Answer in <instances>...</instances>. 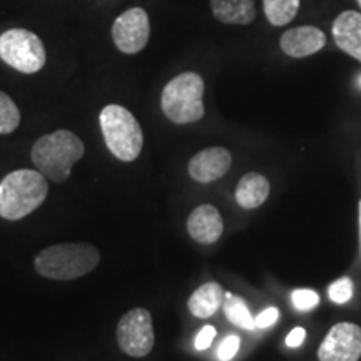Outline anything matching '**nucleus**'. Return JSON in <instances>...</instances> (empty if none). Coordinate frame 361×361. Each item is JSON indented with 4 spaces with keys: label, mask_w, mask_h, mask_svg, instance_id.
<instances>
[{
    "label": "nucleus",
    "mask_w": 361,
    "mask_h": 361,
    "mask_svg": "<svg viewBox=\"0 0 361 361\" xmlns=\"http://www.w3.org/2000/svg\"><path fill=\"white\" fill-rule=\"evenodd\" d=\"M0 59L12 69L35 74L45 66V47L37 35L25 29H11L0 35Z\"/></svg>",
    "instance_id": "6"
},
{
    "label": "nucleus",
    "mask_w": 361,
    "mask_h": 361,
    "mask_svg": "<svg viewBox=\"0 0 361 361\" xmlns=\"http://www.w3.org/2000/svg\"><path fill=\"white\" fill-rule=\"evenodd\" d=\"M293 305L300 311H310L318 306L319 296L313 290H296L293 293Z\"/></svg>",
    "instance_id": "21"
},
{
    "label": "nucleus",
    "mask_w": 361,
    "mask_h": 361,
    "mask_svg": "<svg viewBox=\"0 0 361 361\" xmlns=\"http://www.w3.org/2000/svg\"><path fill=\"white\" fill-rule=\"evenodd\" d=\"M84 142L71 130L61 129L39 137L32 146V162L35 169L52 183L69 179L75 162L84 156Z\"/></svg>",
    "instance_id": "2"
},
{
    "label": "nucleus",
    "mask_w": 361,
    "mask_h": 361,
    "mask_svg": "<svg viewBox=\"0 0 361 361\" xmlns=\"http://www.w3.org/2000/svg\"><path fill=\"white\" fill-rule=\"evenodd\" d=\"M358 6H360V7H361V0H358Z\"/></svg>",
    "instance_id": "27"
},
{
    "label": "nucleus",
    "mask_w": 361,
    "mask_h": 361,
    "mask_svg": "<svg viewBox=\"0 0 361 361\" xmlns=\"http://www.w3.org/2000/svg\"><path fill=\"white\" fill-rule=\"evenodd\" d=\"M204 80L197 72H183L166 84L161 94L164 116L174 124H192L204 117Z\"/></svg>",
    "instance_id": "4"
},
{
    "label": "nucleus",
    "mask_w": 361,
    "mask_h": 361,
    "mask_svg": "<svg viewBox=\"0 0 361 361\" xmlns=\"http://www.w3.org/2000/svg\"><path fill=\"white\" fill-rule=\"evenodd\" d=\"M213 16L223 24L247 25L256 19L255 0H211Z\"/></svg>",
    "instance_id": "14"
},
{
    "label": "nucleus",
    "mask_w": 361,
    "mask_h": 361,
    "mask_svg": "<svg viewBox=\"0 0 361 361\" xmlns=\"http://www.w3.org/2000/svg\"><path fill=\"white\" fill-rule=\"evenodd\" d=\"M223 310H224L226 318H228L233 324H236V326L245 328V329L256 328L255 318L251 316L246 303L239 296H234L233 293H226L224 295Z\"/></svg>",
    "instance_id": "18"
},
{
    "label": "nucleus",
    "mask_w": 361,
    "mask_h": 361,
    "mask_svg": "<svg viewBox=\"0 0 361 361\" xmlns=\"http://www.w3.org/2000/svg\"><path fill=\"white\" fill-rule=\"evenodd\" d=\"M20 124V111L16 102L0 90V134H12Z\"/></svg>",
    "instance_id": "19"
},
{
    "label": "nucleus",
    "mask_w": 361,
    "mask_h": 361,
    "mask_svg": "<svg viewBox=\"0 0 361 361\" xmlns=\"http://www.w3.org/2000/svg\"><path fill=\"white\" fill-rule=\"evenodd\" d=\"M49 183L42 173L17 169L0 183V218L19 221L34 213L47 197Z\"/></svg>",
    "instance_id": "3"
},
{
    "label": "nucleus",
    "mask_w": 361,
    "mask_h": 361,
    "mask_svg": "<svg viewBox=\"0 0 361 361\" xmlns=\"http://www.w3.org/2000/svg\"><path fill=\"white\" fill-rule=\"evenodd\" d=\"M326 45V35L314 25H300L286 30L279 39V47L293 59H305L314 56Z\"/></svg>",
    "instance_id": "11"
},
{
    "label": "nucleus",
    "mask_w": 361,
    "mask_h": 361,
    "mask_svg": "<svg viewBox=\"0 0 361 361\" xmlns=\"http://www.w3.org/2000/svg\"><path fill=\"white\" fill-rule=\"evenodd\" d=\"M361 358V326L338 323L329 329L318 350L319 361H358Z\"/></svg>",
    "instance_id": "9"
},
{
    "label": "nucleus",
    "mask_w": 361,
    "mask_h": 361,
    "mask_svg": "<svg viewBox=\"0 0 361 361\" xmlns=\"http://www.w3.org/2000/svg\"><path fill=\"white\" fill-rule=\"evenodd\" d=\"M152 316L146 308H134L126 313L117 324V345L128 356L144 358L154 348Z\"/></svg>",
    "instance_id": "7"
},
{
    "label": "nucleus",
    "mask_w": 361,
    "mask_h": 361,
    "mask_svg": "<svg viewBox=\"0 0 361 361\" xmlns=\"http://www.w3.org/2000/svg\"><path fill=\"white\" fill-rule=\"evenodd\" d=\"M231 162L233 156L226 147H207L191 157L188 171L194 180L207 184L223 178L231 168Z\"/></svg>",
    "instance_id": "10"
},
{
    "label": "nucleus",
    "mask_w": 361,
    "mask_h": 361,
    "mask_svg": "<svg viewBox=\"0 0 361 361\" xmlns=\"http://www.w3.org/2000/svg\"><path fill=\"white\" fill-rule=\"evenodd\" d=\"M333 37L338 47L361 62V13L345 11L333 22Z\"/></svg>",
    "instance_id": "13"
},
{
    "label": "nucleus",
    "mask_w": 361,
    "mask_h": 361,
    "mask_svg": "<svg viewBox=\"0 0 361 361\" xmlns=\"http://www.w3.org/2000/svg\"><path fill=\"white\" fill-rule=\"evenodd\" d=\"M214 338H216V328L211 326V324H206V326L202 328L196 336V343H194V345H196V350L200 351L207 350L211 346V343L214 341Z\"/></svg>",
    "instance_id": "23"
},
{
    "label": "nucleus",
    "mask_w": 361,
    "mask_h": 361,
    "mask_svg": "<svg viewBox=\"0 0 361 361\" xmlns=\"http://www.w3.org/2000/svg\"><path fill=\"white\" fill-rule=\"evenodd\" d=\"M151 35L147 12L134 7L121 13L112 25V40L123 54H137L146 47Z\"/></svg>",
    "instance_id": "8"
},
{
    "label": "nucleus",
    "mask_w": 361,
    "mask_h": 361,
    "mask_svg": "<svg viewBox=\"0 0 361 361\" xmlns=\"http://www.w3.org/2000/svg\"><path fill=\"white\" fill-rule=\"evenodd\" d=\"M328 295L333 303H346V301H350L351 296H353V281H351L350 278H340L338 281H335L329 286Z\"/></svg>",
    "instance_id": "20"
},
{
    "label": "nucleus",
    "mask_w": 361,
    "mask_h": 361,
    "mask_svg": "<svg viewBox=\"0 0 361 361\" xmlns=\"http://www.w3.org/2000/svg\"><path fill=\"white\" fill-rule=\"evenodd\" d=\"M305 338H306L305 328L298 326L293 329V331H290V335L286 336V346H290V348H298V346L303 345Z\"/></svg>",
    "instance_id": "25"
},
{
    "label": "nucleus",
    "mask_w": 361,
    "mask_h": 361,
    "mask_svg": "<svg viewBox=\"0 0 361 361\" xmlns=\"http://www.w3.org/2000/svg\"><path fill=\"white\" fill-rule=\"evenodd\" d=\"M239 345H241V340L236 335H229L228 338H224L218 348L219 361H231L238 353Z\"/></svg>",
    "instance_id": "22"
},
{
    "label": "nucleus",
    "mask_w": 361,
    "mask_h": 361,
    "mask_svg": "<svg viewBox=\"0 0 361 361\" xmlns=\"http://www.w3.org/2000/svg\"><path fill=\"white\" fill-rule=\"evenodd\" d=\"M224 295L226 293L219 283H206L192 293L188 301V308L196 318H211L223 306Z\"/></svg>",
    "instance_id": "16"
},
{
    "label": "nucleus",
    "mask_w": 361,
    "mask_h": 361,
    "mask_svg": "<svg viewBox=\"0 0 361 361\" xmlns=\"http://www.w3.org/2000/svg\"><path fill=\"white\" fill-rule=\"evenodd\" d=\"M360 231H361V201H360Z\"/></svg>",
    "instance_id": "26"
},
{
    "label": "nucleus",
    "mask_w": 361,
    "mask_h": 361,
    "mask_svg": "<svg viewBox=\"0 0 361 361\" xmlns=\"http://www.w3.org/2000/svg\"><path fill=\"white\" fill-rule=\"evenodd\" d=\"M263 7L269 24L283 27L296 17L300 11V0H263Z\"/></svg>",
    "instance_id": "17"
},
{
    "label": "nucleus",
    "mask_w": 361,
    "mask_h": 361,
    "mask_svg": "<svg viewBox=\"0 0 361 361\" xmlns=\"http://www.w3.org/2000/svg\"><path fill=\"white\" fill-rule=\"evenodd\" d=\"M99 123L106 146L117 159L124 162L137 159L144 146V135L133 112L123 106L111 104L101 111Z\"/></svg>",
    "instance_id": "5"
},
{
    "label": "nucleus",
    "mask_w": 361,
    "mask_h": 361,
    "mask_svg": "<svg viewBox=\"0 0 361 361\" xmlns=\"http://www.w3.org/2000/svg\"><path fill=\"white\" fill-rule=\"evenodd\" d=\"M269 180L263 174L247 173L241 178L236 188V201L243 209H256L269 196Z\"/></svg>",
    "instance_id": "15"
},
{
    "label": "nucleus",
    "mask_w": 361,
    "mask_h": 361,
    "mask_svg": "<svg viewBox=\"0 0 361 361\" xmlns=\"http://www.w3.org/2000/svg\"><path fill=\"white\" fill-rule=\"evenodd\" d=\"M278 318H279V311L271 306V308H266L264 311H261V313L256 316L255 324L256 328H269L278 322Z\"/></svg>",
    "instance_id": "24"
},
{
    "label": "nucleus",
    "mask_w": 361,
    "mask_h": 361,
    "mask_svg": "<svg viewBox=\"0 0 361 361\" xmlns=\"http://www.w3.org/2000/svg\"><path fill=\"white\" fill-rule=\"evenodd\" d=\"M99 261H101V252L94 245L61 243L40 251L34 266L40 276L56 281H71L96 269Z\"/></svg>",
    "instance_id": "1"
},
{
    "label": "nucleus",
    "mask_w": 361,
    "mask_h": 361,
    "mask_svg": "<svg viewBox=\"0 0 361 361\" xmlns=\"http://www.w3.org/2000/svg\"><path fill=\"white\" fill-rule=\"evenodd\" d=\"M224 231L223 216L213 204H201L189 214L188 233L200 245H213Z\"/></svg>",
    "instance_id": "12"
}]
</instances>
